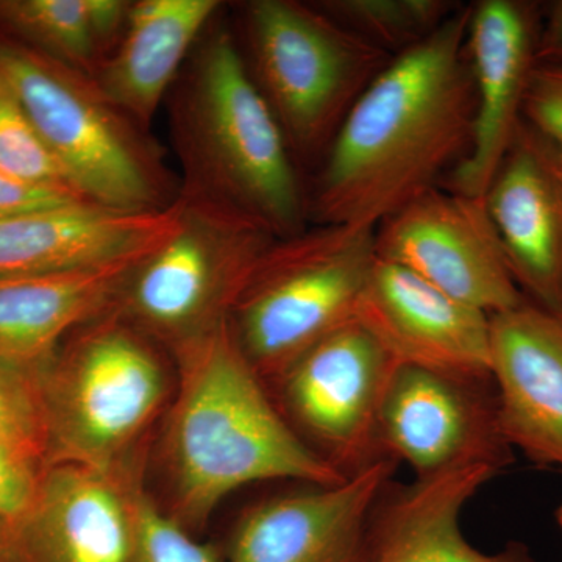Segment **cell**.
I'll list each match as a JSON object with an SVG mask.
<instances>
[{
    "label": "cell",
    "instance_id": "cell-1",
    "mask_svg": "<svg viewBox=\"0 0 562 562\" xmlns=\"http://www.w3.org/2000/svg\"><path fill=\"white\" fill-rule=\"evenodd\" d=\"M469 13L460 7L392 57L351 106L308 195L314 224L376 228L468 155L475 117Z\"/></svg>",
    "mask_w": 562,
    "mask_h": 562
},
{
    "label": "cell",
    "instance_id": "cell-2",
    "mask_svg": "<svg viewBox=\"0 0 562 562\" xmlns=\"http://www.w3.org/2000/svg\"><path fill=\"white\" fill-rule=\"evenodd\" d=\"M176 390L160 424V503L195 535L220 503L251 483L292 480L333 486L347 479L290 427L244 357L231 319L171 353Z\"/></svg>",
    "mask_w": 562,
    "mask_h": 562
},
{
    "label": "cell",
    "instance_id": "cell-3",
    "mask_svg": "<svg viewBox=\"0 0 562 562\" xmlns=\"http://www.w3.org/2000/svg\"><path fill=\"white\" fill-rule=\"evenodd\" d=\"M179 194L257 221L277 239L305 231L308 194L236 33L216 18L168 95Z\"/></svg>",
    "mask_w": 562,
    "mask_h": 562
},
{
    "label": "cell",
    "instance_id": "cell-4",
    "mask_svg": "<svg viewBox=\"0 0 562 562\" xmlns=\"http://www.w3.org/2000/svg\"><path fill=\"white\" fill-rule=\"evenodd\" d=\"M162 351L114 312L72 333L36 379L46 465L121 468L150 454L176 390Z\"/></svg>",
    "mask_w": 562,
    "mask_h": 562
},
{
    "label": "cell",
    "instance_id": "cell-5",
    "mask_svg": "<svg viewBox=\"0 0 562 562\" xmlns=\"http://www.w3.org/2000/svg\"><path fill=\"white\" fill-rule=\"evenodd\" d=\"M0 74L81 198L151 213L179 198L160 146L103 94L94 77L14 40L0 41Z\"/></svg>",
    "mask_w": 562,
    "mask_h": 562
},
{
    "label": "cell",
    "instance_id": "cell-6",
    "mask_svg": "<svg viewBox=\"0 0 562 562\" xmlns=\"http://www.w3.org/2000/svg\"><path fill=\"white\" fill-rule=\"evenodd\" d=\"M239 20L244 60L295 161L325 157L351 106L392 55L316 3L250 0Z\"/></svg>",
    "mask_w": 562,
    "mask_h": 562
},
{
    "label": "cell",
    "instance_id": "cell-7",
    "mask_svg": "<svg viewBox=\"0 0 562 562\" xmlns=\"http://www.w3.org/2000/svg\"><path fill=\"white\" fill-rule=\"evenodd\" d=\"M375 261V228L351 225L306 227L261 255L231 325L268 390L302 355L355 321Z\"/></svg>",
    "mask_w": 562,
    "mask_h": 562
},
{
    "label": "cell",
    "instance_id": "cell-8",
    "mask_svg": "<svg viewBox=\"0 0 562 562\" xmlns=\"http://www.w3.org/2000/svg\"><path fill=\"white\" fill-rule=\"evenodd\" d=\"M176 227L140 258L113 310L169 355L231 319L276 236L216 203L179 194Z\"/></svg>",
    "mask_w": 562,
    "mask_h": 562
},
{
    "label": "cell",
    "instance_id": "cell-9",
    "mask_svg": "<svg viewBox=\"0 0 562 562\" xmlns=\"http://www.w3.org/2000/svg\"><path fill=\"white\" fill-rule=\"evenodd\" d=\"M398 366L353 321L302 355L269 392L303 443L349 480L387 460L380 414Z\"/></svg>",
    "mask_w": 562,
    "mask_h": 562
},
{
    "label": "cell",
    "instance_id": "cell-10",
    "mask_svg": "<svg viewBox=\"0 0 562 562\" xmlns=\"http://www.w3.org/2000/svg\"><path fill=\"white\" fill-rule=\"evenodd\" d=\"M375 251L490 316L527 301L484 199L432 187L376 225Z\"/></svg>",
    "mask_w": 562,
    "mask_h": 562
},
{
    "label": "cell",
    "instance_id": "cell-11",
    "mask_svg": "<svg viewBox=\"0 0 562 562\" xmlns=\"http://www.w3.org/2000/svg\"><path fill=\"white\" fill-rule=\"evenodd\" d=\"M380 443L387 460L406 462L417 479L486 465L513 464L498 417L494 380L464 379L401 364L380 414Z\"/></svg>",
    "mask_w": 562,
    "mask_h": 562
},
{
    "label": "cell",
    "instance_id": "cell-12",
    "mask_svg": "<svg viewBox=\"0 0 562 562\" xmlns=\"http://www.w3.org/2000/svg\"><path fill=\"white\" fill-rule=\"evenodd\" d=\"M149 458L121 468L47 464L13 528L22 562H133Z\"/></svg>",
    "mask_w": 562,
    "mask_h": 562
},
{
    "label": "cell",
    "instance_id": "cell-13",
    "mask_svg": "<svg viewBox=\"0 0 562 562\" xmlns=\"http://www.w3.org/2000/svg\"><path fill=\"white\" fill-rule=\"evenodd\" d=\"M397 462L380 461L333 486H310L250 506L224 562H371L369 528Z\"/></svg>",
    "mask_w": 562,
    "mask_h": 562
},
{
    "label": "cell",
    "instance_id": "cell-14",
    "mask_svg": "<svg viewBox=\"0 0 562 562\" xmlns=\"http://www.w3.org/2000/svg\"><path fill=\"white\" fill-rule=\"evenodd\" d=\"M538 7L517 0L471 5L468 57L475 87V117L468 155L452 171L449 190L484 199L522 125V106L538 65Z\"/></svg>",
    "mask_w": 562,
    "mask_h": 562
},
{
    "label": "cell",
    "instance_id": "cell-15",
    "mask_svg": "<svg viewBox=\"0 0 562 562\" xmlns=\"http://www.w3.org/2000/svg\"><path fill=\"white\" fill-rule=\"evenodd\" d=\"M355 321L398 364L492 380L491 316L416 273L376 258Z\"/></svg>",
    "mask_w": 562,
    "mask_h": 562
},
{
    "label": "cell",
    "instance_id": "cell-16",
    "mask_svg": "<svg viewBox=\"0 0 562 562\" xmlns=\"http://www.w3.org/2000/svg\"><path fill=\"white\" fill-rule=\"evenodd\" d=\"M491 373L506 441L562 472V321L525 301L491 316Z\"/></svg>",
    "mask_w": 562,
    "mask_h": 562
},
{
    "label": "cell",
    "instance_id": "cell-17",
    "mask_svg": "<svg viewBox=\"0 0 562 562\" xmlns=\"http://www.w3.org/2000/svg\"><path fill=\"white\" fill-rule=\"evenodd\" d=\"M514 281L539 308H562V183L552 158L520 125L484 195Z\"/></svg>",
    "mask_w": 562,
    "mask_h": 562
},
{
    "label": "cell",
    "instance_id": "cell-18",
    "mask_svg": "<svg viewBox=\"0 0 562 562\" xmlns=\"http://www.w3.org/2000/svg\"><path fill=\"white\" fill-rule=\"evenodd\" d=\"M168 210L131 213L90 202L0 220V279L72 271L154 249L173 231Z\"/></svg>",
    "mask_w": 562,
    "mask_h": 562
},
{
    "label": "cell",
    "instance_id": "cell-19",
    "mask_svg": "<svg viewBox=\"0 0 562 562\" xmlns=\"http://www.w3.org/2000/svg\"><path fill=\"white\" fill-rule=\"evenodd\" d=\"M150 250L72 271L0 279V362L38 379L72 333L113 310Z\"/></svg>",
    "mask_w": 562,
    "mask_h": 562
},
{
    "label": "cell",
    "instance_id": "cell-20",
    "mask_svg": "<svg viewBox=\"0 0 562 562\" xmlns=\"http://www.w3.org/2000/svg\"><path fill=\"white\" fill-rule=\"evenodd\" d=\"M497 475L471 465L406 486L387 484L372 512L371 562H538L522 542L483 553L462 535V509Z\"/></svg>",
    "mask_w": 562,
    "mask_h": 562
},
{
    "label": "cell",
    "instance_id": "cell-21",
    "mask_svg": "<svg viewBox=\"0 0 562 562\" xmlns=\"http://www.w3.org/2000/svg\"><path fill=\"white\" fill-rule=\"evenodd\" d=\"M222 9L220 0L132 2L120 44L94 76L103 94L149 132L192 50Z\"/></svg>",
    "mask_w": 562,
    "mask_h": 562
},
{
    "label": "cell",
    "instance_id": "cell-22",
    "mask_svg": "<svg viewBox=\"0 0 562 562\" xmlns=\"http://www.w3.org/2000/svg\"><path fill=\"white\" fill-rule=\"evenodd\" d=\"M127 0H0V25L18 43L94 77L127 24Z\"/></svg>",
    "mask_w": 562,
    "mask_h": 562
},
{
    "label": "cell",
    "instance_id": "cell-23",
    "mask_svg": "<svg viewBox=\"0 0 562 562\" xmlns=\"http://www.w3.org/2000/svg\"><path fill=\"white\" fill-rule=\"evenodd\" d=\"M316 5L391 55L427 40L460 9L449 0H325Z\"/></svg>",
    "mask_w": 562,
    "mask_h": 562
},
{
    "label": "cell",
    "instance_id": "cell-24",
    "mask_svg": "<svg viewBox=\"0 0 562 562\" xmlns=\"http://www.w3.org/2000/svg\"><path fill=\"white\" fill-rule=\"evenodd\" d=\"M0 171L18 179L33 181V183L54 184V187L76 191L70 187L60 165L41 138L31 116L18 99L16 92L2 74H0Z\"/></svg>",
    "mask_w": 562,
    "mask_h": 562
},
{
    "label": "cell",
    "instance_id": "cell-25",
    "mask_svg": "<svg viewBox=\"0 0 562 562\" xmlns=\"http://www.w3.org/2000/svg\"><path fill=\"white\" fill-rule=\"evenodd\" d=\"M133 562H224V552L176 522L147 487L140 495Z\"/></svg>",
    "mask_w": 562,
    "mask_h": 562
},
{
    "label": "cell",
    "instance_id": "cell-26",
    "mask_svg": "<svg viewBox=\"0 0 562 562\" xmlns=\"http://www.w3.org/2000/svg\"><path fill=\"white\" fill-rule=\"evenodd\" d=\"M0 435L46 465V428L32 376L0 362Z\"/></svg>",
    "mask_w": 562,
    "mask_h": 562
},
{
    "label": "cell",
    "instance_id": "cell-27",
    "mask_svg": "<svg viewBox=\"0 0 562 562\" xmlns=\"http://www.w3.org/2000/svg\"><path fill=\"white\" fill-rule=\"evenodd\" d=\"M522 116L554 165L562 169V66H535L525 92Z\"/></svg>",
    "mask_w": 562,
    "mask_h": 562
},
{
    "label": "cell",
    "instance_id": "cell-28",
    "mask_svg": "<svg viewBox=\"0 0 562 562\" xmlns=\"http://www.w3.org/2000/svg\"><path fill=\"white\" fill-rule=\"evenodd\" d=\"M46 465L0 435V522L11 531L24 519Z\"/></svg>",
    "mask_w": 562,
    "mask_h": 562
},
{
    "label": "cell",
    "instance_id": "cell-29",
    "mask_svg": "<svg viewBox=\"0 0 562 562\" xmlns=\"http://www.w3.org/2000/svg\"><path fill=\"white\" fill-rule=\"evenodd\" d=\"M80 202L88 201L69 188L33 183L0 171V220Z\"/></svg>",
    "mask_w": 562,
    "mask_h": 562
},
{
    "label": "cell",
    "instance_id": "cell-30",
    "mask_svg": "<svg viewBox=\"0 0 562 562\" xmlns=\"http://www.w3.org/2000/svg\"><path fill=\"white\" fill-rule=\"evenodd\" d=\"M538 63L562 66V0L547 10L538 41Z\"/></svg>",
    "mask_w": 562,
    "mask_h": 562
},
{
    "label": "cell",
    "instance_id": "cell-31",
    "mask_svg": "<svg viewBox=\"0 0 562 562\" xmlns=\"http://www.w3.org/2000/svg\"><path fill=\"white\" fill-rule=\"evenodd\" d=\"M0 562H22L13 531L0 522Z\"/></svg>",
    "mask_w": 562,
    "mask_h": 562
},
{
    "label": "cell",
    "instance_id": "cell-32",
    "mask_svg": "<svg viewBox=\"0 0 562 562\" xmlns=\"http://www.w3.org/2000/svg\"><path fill=\"white\" fill-rule=\"evenodd\" d=\"M557 522L560 525L561 531H562V503L560 505V508H558L557 512Z\"/></svg>",
    "mask_w": 562,
    "mask_h": 562
},
{
    "label": "cell",
    "instance_id": "cell-33",
    "mask_svg": "<svg viewBox=\"0 0 562 562\" xmlns=\"http://www.w3.org/2000/svg\"><path fill=\"white\" fill-rule=\"evenodd\" d=\"M553 166H554V171H557L558 177H560V180H561V183H562V169L558 168V166L554 165V162H553Z\"/></svg>",
    "mask_w": 562,
    "mask_h": 562
},
{
    "label": "cell",
    "instance_id": "cell-34",
    "mask_svg": "<svg viewBox=\"0 0 562 562\" xmlns=\"http://www.w3.org/2000/svg\"><path fill=\"white\" fill-rule=\"evenodd\" d=\"M558 317H560V319L562 321V308H561L560 316H558Z\"/></svg>",
    "mask_w": 562,
    "mask_h": 562
}]
</instances>
